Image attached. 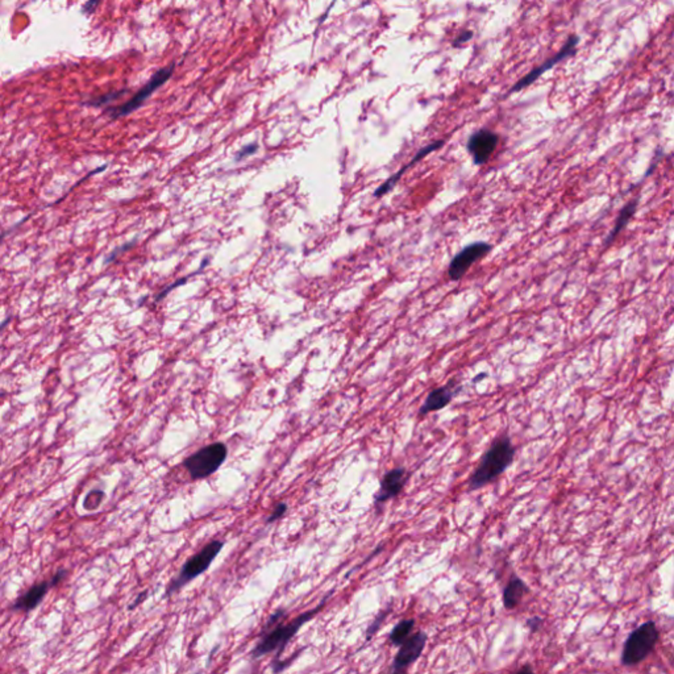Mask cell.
<instances>
[{"label": "cell", "mask_w": 674, "mask_h": 674, "mask_svg": "<svg viewBox=\"0 0 674 674\" xmlns=\"http://www.w3.org/2000/svg\"><path fill=\"white\" fill-rule=\"evenodd\" d=\"M515 458V446L508 435L496 437L481 458L474 473L467 481L470 491H476L496 481L511 466Z\"/></svg>", "instance_id": "obj_1"}, {"label": "cell", "mask_w": 674, "mask_h": 674, "mask_svg": "<svg viewBox=\"0 0 674 674\" xmlns=\"http://www.w3.org/2000/svg\"><path fill=\"white\" fill-rule=\"evenodd\" d=\"M331 595H332V593H328L327 596L323 598L321 602L315 608L308 610L306 613L299 615L290 623H286V625H278L277 623V625L273 627L270 631L265 630V632H262V637L259 639L257 645L252 649L250 656L253 658H259V657H264V656L271 654L274 651H277L278 654H282L283 649L286 648V645L290 643V640L297 635L298 631L307 622H310L326 606L328 598Z\"/></svg>", "instance_id": "obj_2"}, {"label": "cell", "mask_w": 674, "mask_h": 674, "mask_svg": "<svg viewBox=\"0 0 674 674\" xmlns=\"http://www.w3.org/2000/svg\"><path fill=\"white\" fill-rule=\"evenodd\" d=\"M224 543L221 540H212L209 544L203 546L197 555L190 557L182 566L179 575L174 580H171V582L168 584L166 587V595L177 593L183 586L188 585L192 580L203 575L221 552Z\"/></svg>", "instance_id": "obj_3"}, {"label": "cell", "mask_w": 674, "mask_h": 674, "mask_svg": "<svg viewBox=\"0 0 674 674\" xmlns=\"http://www.w3.org/2000/svg\"><path fill=\"white\" fill-rule=\"evenodd\" d=\"M228 456L224 443H214L192 453L183 461V467L192 479H204L218 472Z\"/></svg>", "instance_id": "obj_4"}, {"label": "cell", "mask_w": 674, "mask_h": 674, "mask_svg": "<svg viewBox=\"0 0 674 674\" xmlns=\"http://www.w3.org/2000/svg\"><path fill=\"white\" fill-rule=\"evenodd\" d=\"M658 639L660 634L654 622H647L637 627L625 640L622 664L625 666H634L642 663L654 651V645L657 644Z\"/></svg>", "instance_id": "obj_5"}, {"label": "cell", "mask_w": 674, "mask_h": 674, "mask_svg": "<svg viewBox=\"0 0 674 674\" xmlns=\"http://www.w3.org/2000/svg\"><path fill=\"white\" fill-rule=\"evenodd\" d=\"M176 70V62H171L168 66L166 68H162V69L157 70L152 78L149 80L148 83L142 87V89L137 91L128 102L120 104V106H112V107H109L106 109V114L109 115L111 119H119V118H124V116H128L129 114H132L133 111L139 109L147 100L152 97V94L154 91H157L159 87H162L166 82H168L173 73Z\"/></svg>", "instance_id": "obj_6"}, {"label": "cell", "mask_w": 674, "mask_h": 674, "mask_svg": "<svg viewBox=\"0 0 674 674\" xmlns=\"http://www.w3.org/2000/svg\"><path fill=\"white\" fill-rule=\"evenodd\" d=\"M491 249L493 247L490 244L479 241V243L470 244L461 252H458L452 259L448 270V276L451 278V281H460L467 273V270L479 259L486 257L491 252Z\"/></svg>", "instance_id": "obj_7"}, {"label": "cell", "mask_w": 674, "mask_h": 674, "mask_svg": "<svg viewBox=\"0 0 674 674\" xmlns=\"http://www.w3.org/2000/svg\"><path fill=\"white\" fill-rule=\"evenodd\" d=\"M580 42V37L577 35H572L569 36V39L566 40L564 47L561 49L558 50V53H556L555 56L549 60H546L544 63H541L540 66H537L536 69L529 71L527 74L526 77H523L522 80H517L515 85L513 86V89L510 90V94L511 92H516V91H520V90L526 89L529 85H532L536 80H539L546 71L548 70L552 69L553 66H556L557 63H560L561 61L566 60L572 56H575V51H577V45Z\"/></svg>", "instance_id": "obj_8"}, {"label": "cell", "mask_w": 674, "mask_h": 674, "mask_svg": "<svg viewBox=\"0 0 674 674\" xmlns=\"http://www.w3.org/2000/svg\"><path fill=\"white\" fill-rule=\"evenodd\" d=\"M427 644V634L419 631L417 634L410 635L406 640L399 645V651L394 658L391 672L400 673L407 670L411 665L422 656Z\"/></svg>", "instance_id": "obj_9"}, {"label": "cell", "mask_w": 674, "mask_h": 674, "mask_svg": "<svg viewBox=\"0 0 674 674\" xmlns=\"http://www.w3.org/2000/svg\"><path fill=\"white\" fill-rule=\"evenodd\" d=\"M499 136L493 130L481 129L473 133L467 141V150L476 165L486 164L498 147Z\"/></svg>", "instance_id": "obj_10"}, {"label": "cell", "mask_w": 674, "mask_h": 674, "mask_svg": "<svg viewBox=\"0 0 674 674\" xmlns=\"http://www.w3.org/2000/svg\"><path fill=\"white\" fill-rule=\"evenodd\" d=\"M406 469L405 467H394L388 470L381 479V486L377 494L374 496V505L379 507L387 501L396 498L400 494L407 482Z\"/></svg>", "instance_id": "obj_11"}, {"label": "cell", "mask_w": 674, "mask_h": 674, "mask_svg": "<svg viewBox=\"0 0 674 674\" xmlns=\"http://www.w3.org/2000/svg\"><path fill=\"white\" fill-rule=\"evenodd\" d=\"M50 587H53L51 581H49V582L42 581V582H39V584L32 586L24 594L20 595V596L15 601V603L11 606V610H12V611L30 613V611L35 610L37 606L40 605L41 602H42V599L48 594Z\"/></svg>", "instance_id": "obj_12"}, {"label": "cell", "mask_w": 674, "mask_h": 674, "mask_svg": "<svg viewBox=\"0 0 674 674\" xmlns=\"http://www.w3.org/2000/svg\"><path fill=\"white\" fill-rule=\"evenodd\" d=\"M443 145H444V141H443V140H440V141H435V142H432V144L427 145V147H424V148L420 149V150L417 152V156H415L414 159H411V161L407 164L406 166H403V168H400V170L398 171L396 176H393V177L388 179V180H386L384 185H381V186L378 188L377 191L374 192V195H376L377 198H379V197H382V195L387 194L390 190L393 189V188L396 186V183H397L398 180L400 179V177L405 174V171H406V170H408V168H411V166H414L417 162H419V161H420L422 159H424L426 156H428L429 153H432L434 150L441 148Z\"/></svg>", "instance_id": "obj_13"}, {"label": "cell", "mask_w": 674, "mask_h": 674, "mask_svg": "<svg viewBox=\"0 0 674 674\" xmlns=\"http://www.w3.org/2000/svg\"><path fill=\"white\" fill-rule=\"evenodd\" d=\"M453 396H455V391L451 388V386L446 385V386L437 387V388L432 390V391L428 394L426 402L423 403V406L420 407V410H419V414H420V415H427V414H429V412L443 410L444 407L448 406V405L452 402Z\"/></svg>", "instance_id": "obj_14"}, {"label": "cell", "mask_w": 674, "mask_h": 674, "mask_svg": "<svg viewBox=\"0 0 674 674\" xmlns=\"http://www.w3.org/2000/svg\"><path fill=\"white\" fill-rule=\"evenodd\" d=\"M529 593L526 582L517 575H513L503 590V605L507 610H514L522 602L525 595Z\"/></svg>", "instance_id": "obj_15"}, {"label": "cell", "mask_w": 674, "mask_h": 674, "mask_svg": "<svg viewBox=\"0 0 674 674\" xmlns=\"http://www.w3.org/2000/svg\"><path fill=\"white\" fill-rule=\"evenodd\" d=\"M636 209H637V199H632V200H630V202L625 204L623 209L620 211L619 216H618V220H616V223H615L613 232L610 233V236H608L607 241H606V245H608L610 243H613L614 238L618 236V233H619L622 229H625V226L628 224V221L634 216Z\"/></svg>", "instance_id": "obj_16"}, {"label": "cell", "mask_w": 674, "mask_h": 674, "mask_svg": "<svg viewBox=\"0 0 674 674\" xmlns=\"http://www.w3.org/2000/svg\"><path fill=\"white\" fill-rule=\"evenodd\" d=\"M414 627H415V620H414V619H403V620H400V622L393 628L391 634L388 636L391 644H402V643L406 640L407 637L410 636V634L412 632Z\"/></svg>", "instance_id": "obj_17"}, {"label": "cell", "mask_w": 674, "mask_h": 674, "mask_svg": "<svg viewBox=\"0 0 674 674\" xmlns=\"http://www.w3.org/2000/svg\"><path fill=\"white\" fill-rule=\"evenodd\" d=\"M125 92H128V90L123 89L119 90V91H111V92L103 94V95H99L97 98H91L87 102H85L83 104L89 106V107H104V106L109 104L111 102L119 99L120 97H123Z\"/></svg>", "instance_id": "obj_18"}, {"label": "cell", "mask_w": 674, "mask_h": 674, "mask_svg": "<svg viewBox=\"0 0 674 674\" xmlns=\"http://www.w3.org/2000/svg\"><path fill=\"white\" fill-rule=\"evenodd\" d=\"M103 501H104V491L103 490H99V489L91 490L83 499V508L87 510V511H94V510L99 508V506L102 505Z\"/></svg>", "instance_id": "obj_19"}, {"label": "cell", "mask_w": 674, "mask_h": 674, "mask_svg": "<svg viewBox=\"0 0 674 674\" xmlns=\"http://www.w3.org/2000/svg\"><path fill=\"white\" fill-rule=\"evenodd\" d=\"M286 513H288V505H286L285 502L278 503V505L274 507V511H273V513L269 515L268 519H266V523L269 525V523L276 522V520L281 519L282 516L285 515Z\"/></svg>", "instance_id": "obj_20"}, {"label": "cell", "mask_w": 674, "mask_h": 674, "mask_svg": "<svg viewBox=\"0 0 674 674\" xmlns=\"http://www.w3.org/2000/svg\"><path fill=\"white\" fill-rule=\"evenodd\" d=\"M258 145L255 142V144H249V145H245L244 148L241 150H238V156H236V159H245L248 157L250 154H253L255 152H257Z\"/></svg>", "instance_id": "obj_21"}, {"label": "cell", "mask_w": 674, "mask_h": 674, "mask_svg": "<svg viewBox=\"0 0 674 674\" xmlns=\"http://www.w3.org/2000/svg\"><path fill=\"white\" fill-rule=\"evenodd\" d=\"M100 1H102V0H87V1L85 3V6L82 7V12H83L85 15H87V16H90L91 13H94V12H95V10L98 8V6H99Z\"/></svg>", "instance_id": "obj_22"}, {"label": "cell", "mask_w": 674, "mask_h": 674, "mask_svg": "<svg viewBox=\"0 0 674 674\" xmlns=\"http://www.w3.org/2000/svg\"><path fill=\"white\" fill-rule=\"evenodd\" d=\"M135 244H136V240H133V241H130V243H128V244H124L123 247H120V249H115V250L112 252V255H109V257L107 258V259H106V262H107V264H109L111 261H114L115 258L118 257L120 253H123V252H125L127 249L130 248V247H133Z\"/></svg>", "instance_id": "obj_23"}, {"label": "cell", "mask_w": 674, "mask_h": 674, "mask_svg": "<svg viewBox=\"0 0 674 674\" xmlns=\"http://www.w3.org/2000/svg\"><path fill=\"white\" fill-rule=\"evenodd\" d=\"M68 575H69V572H68L66 569H60V570H59L56 575H53V577L50 578V581H51V584H53V587H54V586L59 585L60 582H62V581H63V580L68 577Z\"/></svg>", "instance_id": "obj_24"}, {"label": "cell", "mask_w": 674, "mask_h": 674, "mask_svg": "<svg viewBox=\"0 0 674 674\" xmlns=\"http://www.w3.org/2000/svg\"><path fill=\"white\" fill-rule=\"evenodd\" d=\"M472 37H473V32H472V30H465V32H462L457 39H455V41H453V47H458V45L464 44L466 41L470 40Z\"/></svg>", "instance_id": "obj_25"}, {"label": "cell", "mask_w": 674, "mask_h": 674, "mask_svg": "<svg viewBox=\"0 0 674 674\" xmlns=\"http://www.w3.org/2000/svg\"><path fill=\"white\" fill-rule=\"evenodd\" d=\"M147 595H148V592H141V593H140V594H139V596H137V598H136V601H135V602H133V605L129 606V608H130V610H132V608H135V607H136V606L141 605V603H142V602H144V599H145V598H147Z\"/></svg>", "instance_id": "obj_26"}, {"label": "cell", "mask_w": 674, "mask_h": 674, "mask_svg": "<svg viewBox=\"0 0 674 674\" xmlns=\"http://www.w3.org/2000/svg\"><path fill=\"white\" fill-rule=\"evenodd\" d=\"M527 625H528V627H529L532 631H536V630H537V627L541 625V619H540V618H534V619H529V620L527 622Z\"/></svg>", "instance_id": "obj_27"}, {"label": "cell", "mask_w": 674, "mask_h": 674, "mask_svg": "<svg viewBox=\"0 0 674 674\" xmlns=\"http://www.w3.org/2000/svg\"><path fill=\"white\" fill-rule=\"evenodd\" d=\"M531 670H532L531 668H523V669H520L519 672H531Z\"/></svg>", "instance_id": "obj_28"}]
</instances>
